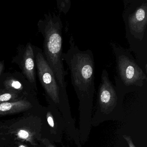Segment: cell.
<instances>
[{
	"label": "cell",
	"mask_w": 147,
	"mask_h": 147,
	"mask_svg": "<svg viewBox=\"0 0 147 147\" xmlns=\"http://www.w3.org/2000/svg\"><path fill=\"white\" fill-rule=\"evenodd\" d=\"M122 16L131 52L145 74L147 72V0H124Z\"/></svg>",
	"instance_id": "obj_1"
},
{
	"label": "cell",
	"mask_w": 147,
	"mask_h": 147,
	"mask_svg": "<svg viewBox=\"0 0 147 147\" xmlns=\"http://www.w3.org/2000/svg\"><path fill=\"white\" fill-rule=\"evenodd\" d=\"M37 29L43 38V55L55 74L63 92L66 93L67 82L62 58V22L60 14L49 12L38 21Z\"/></svg>",
	"instance_id": "obj_2"
},
{
	"label": "cell",
	"mask_w": 147,
	"mask_h": 147,
	"mask_svg": "<svg viewBox=\"0 0 147 147\" xmlns=\"http://www.w3.org/2000/svg\"><path fill=\"white\" fill-rule=\"evenodd\" d=\"M69 48L63 53L70 71L71 82L79 97L89 98L94 91L95 64L92 51H81L76 45L73 36L69 40Z\"/></svg>",
	"instance_id": "obj_3"
},
{
	"label": "cell",
	"mask_w": 147,
	"mask_h": 147,
	"mask_svg": "<svg viewBox=\"0 0 147 147\" xmlns=\"http://www.w3.org/2000/svg\"><path fill=\"white\" fill-rule=\"evenodd\" d=\"M116 63L117 79L125 86L142 87L147 82V74L142 69L129 49L114 42L110 43Z\"/></svg>",
	"instance_id": "obj_4"
},
{
	"label": "cell",
	"mask_w": 147,
	"mask_h": 147,
	"mask_svg": "<svg viewBox=\"0 0 147 147\" xmlns=\"http://www.w3.org/2000/svg\"><path fill=\"white\" fill-rule=\"evenodd\" d=\"M36 66L37 76L47 96L55 103L60 101L61 94L66 93L60 87L55 74L44 57L42 50L33 45Z\"/></svg>",
	"instance_id": "obj_5"
},
{
	"label": "cell",
	"mask_w": 147,
	"mask_h": 147,
	"mask_svg": "<svg viewBox=\"0 0 147 147\" xmlns=\"http://www.w3.org/2000/svg\"><path fill=\"white\" fill-rule=\"evenodd\" d=\"M33 45H20L11 63L18 65L22 74L33 88H36L37 71Z\"/></svg>",
	"instance_id": "obj_6"
},
{
	"label": "cell",
	"mask_w": 147,
	"mask_h": 147,
	"mask_svg": "<svg viewBox=\"0 0 147 147\" xmlns=\"http://www.w3.org/2000/svg\"><path fill=\"white\" fill-rule=\"evenodd\" d=\"M32 88L30 82L20 72H4L0 77V92L7 91L19 93Z\"/></svg>",
	"instance_id": "obj_7"
},
{
	"label": "cell",
	"mask_w": 147,
	"mask_h": 147,
	"mask_svg": "<svg viewBox=\"0 0 147 147\" xmlns=\"http://www.w3.org/2000/svg\"><path fill=\"white\" fill-rule=\"evenodd\" d=\"M31 106L30 101L20 100L11 102L0 104V114L13 113L24 111Z\"/></svg>",
	"instance_id": "obj_8"
},
{
	"label": "cell",
	"mask_w": 147,
	"mask_h": 147,
	"mask_svg": "<svg viewBox=\"0 0 147 147\" xmlns=\"http://www.w3.org/2000/svg\"><path fill=\"white\" fill-rule=\"evenodd\" d=\"M71 2L70 0H57V5L60 13L67 14L71 7Z\"/></svg>",
	"instance_id": "obj_9"
},
{
	"label": "cell",
	"mask_w": 147,
	"mask_h": 147,
	"mask_svg": "<svg viewBox=\"0 0 147 147\" xmlns=\"http://www.w3.org/2000/svg\"><path fill=\"white\" fill-rule=\"evenodd\" d=\"M18 93L11 92H0V102H6L18 96Z\"/></svg>",
	"instance_id": "obj_10"
},
{
	"label": "cell",
	"mask_w": 147,
	"mask_h": 147,
	"mask_svg": "<svg viewBox=\"0 0 147 147\" xmlns=\"http://www.w3.org/2000/svg\"><path fill=\"white\" fill-rule=\"evenodd\" d=\"M18 135L20 138L22 139H27L29 137V133L24 130L20 131L18 133Z\"/></svg>",
	"instance_id": "obj_11"
},
{
	"label": "cell",
	"mask_w": 147,
	"mask_h": 147,
	"mask_svg": "<svg viewBox=\"0 0 147 147\" xmlns=\"http://www.w3.org/2000/svg\"><path fill=\"white\" fill-rule=\"evenodd\" d=\"M47 120H48V123L49 125L51 126V127H54V122L53 120V118L51 116V114L49 113L47 115Z\"/></svg>",
	"instance_id": "obj_12"
},
{
	"label": "cell",
	"mask_w": 147,
	"mask_h": 147,
	"mask_svg": "<svg viewBox=\"0 0 147 147\" xmlns=\"http://www.w3.org/2000/svg\"><path fill=\"white\" fill-rule=\"evenodd\" d=\"M5 70V64L4 61H0V77L4 73Z\"/></svg>",
	"instance_id": "obj_13"
},
{
	"label": "cell",
	"mask_w": 147,
	"mask_h": 147,
	"mask_svg": "<svg viewBox=\"0 0 147 147\" xmlns=\"http://www.w3.org/2000/svg\"><path fill=\"white\" fill-rule=\"evenodd\" d=\"M124 138L127 141L129 147H135V146L133 144L130 138L129 137L127 136H124Z\"/></svg>",
	"instance_id": "obj_14"
},
{
	"label": "cell",
	"mask_w": 147,
	"mask_h": 147,
	"mask_svg": "<svg viewBox=\"0 0 147 147\" xmlns=\"http://www.w3.org/2000/svg\"><path fill=\"white\" fill-rule=\"evenodd\" d=\"M18 147H27L26 146H25V145H20V146H19Z\"/></svg>",
	"instance_id": "obj_15"
},
{
	"label": "cell",
	"mask_w": 147,
	"mask_h": 147,
	"mask_svg": "<svg viewBox=\"0 0 147 147\" xmlns=\"http://www.w3.org/2000/svg\"></svg>",
	"instance_id": "obj_16"
}]
</instances>
